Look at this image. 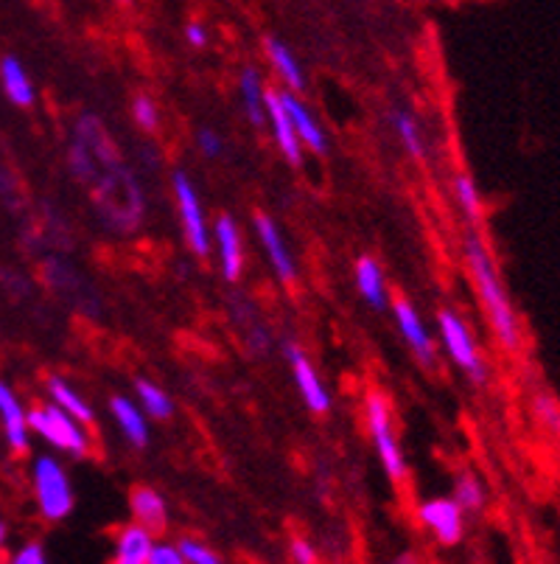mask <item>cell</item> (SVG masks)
I'll return each mask as SVG.
<instances>
[{
    "label": "cell",
    "instance_id": "cell-29",
    "mask_svg": "<svg viewBox=\"0 0 560 564\" xmlns=\"http://www.w3.org/2000/svg\"><path fill=\"white\" fill-rule=\"evenodd\" d=\"M132 116H135L138 127L141 130H157V124H161V112H157V105H154L149 96H138L135 105H132Z\"/></svg>",
    "mask_w": 560,
    "mask_h": 564
},
{
    "label": "cell",
    "instance_id": "cell-14",
    "mask_svg": "<svg viewBox=\"0 0 560 564\" xmlns=\"http://www.w3.org/2000/svg\"><path fill=\"white\" fill-rule=\"evenodd\" d=\"M281 94V101H284L286 112H289L292 124H295L297 138H300L303 147H308L311 152H326L328 150V138L322 132L320 121L315 118V112L308 110L300 99H297L295 90H277Z\"/></svg>",
    "mask_w": 560,
    "mask_h": 564
},
{
    "label": "cell",
    "instance_id": "cell-10",
    "mask_svg": "<svg viewBox=\"0 0 560 564\" xmlns=\"http://www.w3.org/2000/svg\"><path fill=\"white\" fill-rule=\"evenodd\" d=\"M266 124L272 127V135H275L277 150L292 166H300L303 163V143L297 138L295 124H292L289 112H286L284 101L277 90H266Z\"/></svg>",
    "mask_w": 560,
    "mask_h": 564
},
{
    "label": "cell",
    "instance_id": "cell-15",
    "mask_svg": "<svg viewBox=\"0 0 560 564\" xmlns=\"http://www.w3.org/2000/svg\"><path fill=\"white\" fill-rule=\"evenodd\" d=\"M0 85H3L7 99L18 107H31L34 99H37V87L31 82L29 70H25L23 63L12 54L0 59Z\"/></svg>",
    "mask_w": 560,
    "mask_h": 564
},
{
    "label": "cell",
    "instance_id": "cell-22",
    "mask_svg": "<svg viewBox=\"0 0 560 564\" xmlns=\"http://www.w3.org/2000/svg\"><path fill=\"white\" fill-rule=\"evenodd\" d=\"M48 393L54 399V404H59L65 413H70L74 419H79L81 424H90L92 422V408L87 404V399L76 391L74 384L65 382L62 377H51L48 379Z\"/></svg>",
    "mask_w": 560,
    "mask_h": 564
},
{
    "label": "cell",
    "instance_id": "cell-13",
    "mask_svg": "<svg viewBox=\"0 0 560 564\" xmlns=\"http://www.w3.org/2000/svg\"><path fill=\"white\" fill-rule=\"evenodd\" d=\"M213 239L219 248V267H222L224 281H239L244 270V248H241V230L235 219L228 214L216 219Z\"/></svg>",
    "mask_w": 560,
    "mask_h": 564
},
{
    "label": "cell",
    "instance_id": "cell-8",
    "mask_svg": "<svg viewBox=\"0 0 560 564\" xmlns=\"http://www.w3.org/2000/svg\"><path fill=\"white\" fill-rule=\"evenodd\" d=\"M284 354L292 366V373H295V384H297V391H300L303 404H306L315 415H326L328 410H331V393H328L320 373L315 371V366L308 362L303 348L295 346V343H286Z\"/></svg>",
    "mask_w": 560,
    "mask_h": 564
},
{
    "label": "cell",
    "instance_id": "cell-21",
    "mask_svg": "<svg viewBox=\"0 0 560 564\" xmlns=\"http://www.w3.org/2000/svg\"><path fill=\"white\" fill-rule=\"evenodd\" d=\"M239 96H241V105H244L246 118H250L255 127H264L266 124V87L264 82H261L259 70L255 68L241 70Z\"/></svg>",
    "mask_w": 560,
    "mask_h": 564
},
{
    "label": "cell",
    "instance_id": "cell-6",
    "mask_svg": "<svg viewBox=\"0 0 560 564\" xmlns=\"http://www.w3.org/2000/svg\"><path fill=\"white\" fill-rule=\"evenodd\" d=\"M172 188H174V197H177L179 219H183L185 242H188V248H191L197 256H208L213 236H210L208 219H205L202 203H199V194L197 188H194L191 177H188L185 172H174Z\"/></svg>",
    "mask_w": 560,
    "mask_h": 564
},
{
    "label": "cell",
    "instance_id": "cell-9",
    "mask_svg": "<svg viewBox=\"0 0 560 564\" xmlns=\"http://www.w3.org/2000/svg\"><path fill=\"white\" fill-rule=\"evenodd\" d=\"M253 228H255V234H259L261 245H264L266 259H270V264H272V270H275L277 279L286 281V284H289V281H295L297 279L295 259H292L289 245H286L284 234H281V228L275 225V219L259 212L253 219Z\"/></svg>",
    "mask_w": 560,
    "mask_h": 564
},
{
    "label": "cell",
    "instance_id": "cell-23",
    "mask_svg": "<svg viewBox=\"0 0 560 564\" xmlns=\"http://www.w3.org/2000/svg\"><path fill=\"white\" fill-rule=\"evenodd\" d=\"M135 393H138V404L143 408V413L157 419V422H166L174 415V402L166 391H163L161 384L149 382V379H138L135 384Z\"/></svg>",
    "mask_w": 560,
    "mask_h": 564
},
{
    "label": "cell",
    "instance_id": "cell-33",
    "mask_svg": "<svg viewBox=\"0 0 560 564\" xmlns=\"http://www.w3.org/2000/svg\"><path fill=\"white\" fill-rule=\"evenodd\" d=\"M292 558H295L297 564H315L317 562L315 545H311L308 540H295L292 542Z\"/></svg>",
    "mask_w": 560,
    "mask_h": 564
},
{
    "label": "cell",
    "instance_id": "cell-34",
    "mask_svg": "<svg viewBox=\"0 0 560 564\" xmlns=\"http://www.w3.org/2000/svg\"><path fill=\"white\" fill-rule=\"evenodd\" d=\"M185 40H188L194 48H205V45H208V32H205V25L199 23L185 25Z\"/></svg>",
    "mask_w": 560,
    "mask_h": 564
},
{
    "label": "cell",
    "instance_id": "cell-36",
    "mask_svg": "<svg viewBox=\"0 0 560 564\" xmlns=\"http://www.w3.org/2000/svg\"><path fill=\"white\" fill-rule=\"evenodd\" d=\"M121 3H132V0H121Z\"/></svg>",
    "mask_w": 560,
    "mask_h": 564
},
{
    "label": "cell",
    "instance_id": "cell-35",
    "mask_svg": "<svg viewBox=\"0 0 560 564\" xmlns=\"http://www.w3.org/2000/svg\"><path fill=\"white\" fill-rule=\"evenodd\" d=\"M7 545V522L0 520V547Z\"/></svg>",
    "mask_w": 560,
    "mask_h": 564
},
{
    "label": "cell",
    "instance_id": "cell-1",
    "mask_svg": "<svg viewBox=\"0 0 560 564\" xmlns=\"http://www.w3.org/2000/svg\"><path fill=\"white\" fill-rule=\"evenodd\" d=\"M462 259L469 264L471 281H474L482 310H485L487 323H491L493 337L499 340V346L507 354H518L524 348L521 321L513 310V301L507 295L499 270L493 264L491 250H487V245L482 242V236L476 230H469L465 239H462Z\"/></svg>",
    "mask_w": 560,
    "mask_h": 564
},
{
    "label": "cell",
    "instance_id": "cell-19",
    "mask_svg": "<svg viewBox=\"0 0 560 564\" xmlns=\"http://www.w3.org/2000/svg\"><path fill=\"white\" fill-rule=\"evenodd\" d=\"M356 286L362 292V299L367 301L373 310H387L389 295H387V284H384V273L382 267H378L376 259H370V256H362L356 261Z\"/></svg>",
    "mask_w": 560,
    "mask_h": 564
},
{
    "label": "cell",
    "instance_id": "cell-24",
    "mask_svg": "<svg viewBox=\"0 0 560 564\" xmlns=\"http://www.w3.org/2000/svg\"><path fill=\"white\" fill-rule=\"evenodd\" d=\"M389 124H393L395 135L404 143V150L415 158H424V135H420V124L415 121L413 112L407 110H393L389 112Z\"/></svg>",
    "mask_w": 560,
    "mask_h": 564
},
{
    "label": "cell",
    "instance_id": "cell-3",
    "mask_svg": "<svg viewBox=\"0 0 560 564\" xmlns=\"http://www.w3.org/2000/svg\"><path fill=\"white\" fill-rule=\"evenodd\" d=\"M31 489L37 497L40 514L48 522H59L74 511V489L65 466L51 455H40L31 464Z\"/></svg>",
    "mask_w": 560,
    "mask_h": 564
},
{
    "label": "cell",
    "instance_id": "cell-11",
    "mask_svg": "<svg viewBox=\"0 0 560 564\" xmlns=\"http://www.w3.org/2000/svg\"><path fill=\"white\" fill-rule=\"evenodd\" d=\"M393 317H395V326H398L400 337L409 343L413 354L418 357L424 366H435V340H431L429 329L424 326L420 321L418 310H415L409 301H395L393 304Z\"/></svg>",
    "mask_w": 560,
    "mask_h": 564
},
{
    "label": "cell",
    "instance_id": "cell-7",
    "mask_svg": "<svg viewBox=\"0 0 560 564\" xmlns=\"http://www.w3.org/2000/svg\"><path fill=\"white\" fill-rule=\"evenodd\" d=\"M418 520L440 545H457L465 536V511L454 497H438V500L420 502Z\"/></svg>",
    "mask_w": 560,
    "mask_h": 564
},
{
    "label": "cell",
    "instance_id": "cell-26",
    "mask_svg": "<svg viewBox=\"0 0 560 564\" xmlns=\"http://www.w3.org/2000/svg\"><path fill=\"white\" fill-rule=\"evenodd\" d=\"M530 413L549 435L560 438V402L552 393H536L530 402Z\"/></svg>",
    "mask_w": 560,
    "mask_h": 564
},
{
    "label": "cell",
    "instance_id": "cell-27",
    "mask_svg": "<svg viewBox=\"0 0 560 564\" xmlns=\"http://www.w3.org/2000/svg\"><path fill=\"white\" fill-rule=\"evenodd\" d=\"M454 500L460 502V509L465 514H474V511L485 509V489H482L474 475H460L454 486Z\"/></svg>",
    "mask_w": 560,
    "mask_h": 564
},
{
    "label": "cell",
    "instance_id": "cell-30",
    "mask_svg": "<svg viewBox=\"0 0 560 564\" xmlns=\"http://www.w3.org/2000/svg\"><path fill=\"white\" fill-rule=\"evenodd\" d=\"M197 147H199V152H202L205 158H210V161H213V158L222 155L224 141H222V135H219V132L208 130V127H205V130L197 132Z\"/></svg>",
    "mask_w": 560,
    "mask_h": 564
},
{
    "label": "cell",
    "instance_id": "cell-32",
    "mask_svg": "<svg viewBox=\"0 0 560 564\" xmlns=\"http://www.w3.org/2000/svg\"><path fill=\"white\" fill-rule=\"evenodd\" d=\"M45 547L40 545V542H25V545H20L18 551L9 556V562L14 564H45Z\"/></svg>",
    "mask_w": 560,
    "mask_h": 564
},
{
    "label": "cell",
    "instance_id": "cell-16",
    "mask_svg": "<svg viewBox=\"0 0 560 564\" xmlns=\"http://www.w3.org/2000/svg\"><path fill=\"white\" fill-rule=\"evenodd\" d=\"M154 545V533L141 522L123 525L116 536V564H146Z\"/></svg>",
    "mask_w": 560,
    "mask_h": 564
},
{
    "label": "cell",
    "instance_id": "cell-25",
    "mask_svg": "<svg viewBox=\"0 0 560 564\" xmlns=\"http://www.w3.org/2000/svg\"><path fill=\"white\" fill-rule=\"evenodd\" d=\"M454 199L460 205V212L471 219V223H480L485 205H482V194L476 188V183L471 181L469 174H457L454 177Z\"/></svg>",
    "mask_w": 560,
    "mask_h": 564
},
{
    "label": "cell",
    "instance_id": "cell-28",
    "mask_svg": "<svg viewBox=\"0 0 560 564\" xmlns=\"http://www.w3.org/2000/svg\"><path fill=\"white\" fill-rule=\"evenodd\" d=\"M179 553H183V562L185 564H219L222 558L216 556L213 551H210L205 542L199 540H191V536H185V540L177 542Z\"/></svg>",
    "mask_w": 560,
    "mask_h": 564
},
{
    "label": "cell",
    "instance_id": "cell-31",
    "mask_svg": "<svg viewBox=\"0 0 560 564\" xmlns=\"http://www.w3.org/2000/svg\"><path fill=\"white\" fill-rule=\"evenodd\" d=\"M146 564H185L183 553L177 545H168V542H154L152 551H149Z\"/></svg>",
    "mask_w": 560,
    "mask_h": 564
},
{
    "label": "cell",
    "instance_id": "cell-18",
    "mask_svg": "<svg viewBox=\"0 0 560 564\" xmlns=\"http://www.w3.org/2000/svg\"><path fill=\"white\" fill-rule=\"evenodd\" d=\"M266 48V56H270L272 68H275L277 79L284 82L286 90H295V94H300V90H306V74H303L300 63H297V56L292 54V48L286 43H281V40L270 37L264 43Z\"/></svg>",
    "mask_w": 560,
    "mask_h": 564
},
{
    "label": "cell",
    "instance_id": "cell-2",
    "mask_svg": "<svg viewBox=\"0 0 560 564\" xmlns=\"http://www.w3.org/2000/svg\"><path fill=\"white\" fill-rule=\"evenodd\" d=\"M29 427L31 433L40 435L45 444L56 447L59 453H68L74 458H85L90 453V435H87L85 424L65 413L59 404L51 402L29 410Z\"/></svg>",
    "mask_w": 560,
    "mask_h": 564
},
{
    "label": "cell",
    "instance_id": "cell-12",
    "mask_svg": "<svg viewBox=\"0 0 560 564\" xmlns=\"http://www.w3.org/2000/svg\"><path fill=\"white\" fill-rule=\"evenodd\" d=\"M0 424H3V435H7L9 447L14 453H25L31 444L29 410L23 408L18 393L7 382H0Z\"/></svg>",
    "mask_w": 560,
    "mask_h": 564
},
{
    "label": "cell",
    "instance_id": "cell-5",
    "mask_svg": "<svg viewBox=\"0 0 560 564\" xmlns=\"http://www.w3.org/2000/svg\"><path fill=\"white\" fill-rule=\"evenodd\" d=\"M438 329H440V340H443V348L449 351L451 362L460 368L465 377L471 379L474 384H485L487 382V366L482 360L480 348H476L474 335L471 329L465 326L457 312L443 310L438 315Z\"/></svg>",
    "mask_w": 560,
    "mask_h": 564
},
{
    "label": "cell",
    "instance_id": "cell-4",
    "mask_svg": "<svg viewBox=\"0 0 560 564\" xmlns=\"http://www.w3.org/2000/svg\"><path fill=\"white\" fill-rule=\"evenodd\" d=\"M364 419H367V433L373 444H376L384 471L395 484H400V480L407 478V460H404V453H400L398 435H395L393 427V408H389L384 393H367V399H364Z\"/></svg>",
    "mask_w": 560,
    "mask_h": 564
},
{
    "label": "cell",
    "instance_id": "cell-17",
    "mask_svg": "<svg viewBox=\"0 0 560 564\" xmlns=\"http://www.w3.org/2000/svg\"><path fill=\"white\" fill-rule=\"evenodd\" d=\"M112 415H116V424L121 427L123 438L130 441L132 447L143 449L149 444V422L146 413H143L141 404H135L127 397H112L110 402Z\"/></svg>",
    "mask_w": 560,
    "mask_h": 564
},
{
    "label": "cell",
    "instance_id": "cell-20",
    "mask_svg": "<svg viewBox=\"0 0 560 564\" xmlns=\"http://www.w3.org/2000/svg\"><path fill=\"white\" fill-rule=\"evenodd\" d=\"M132 514H135V522L146 525L152 533L163 531L168 522L166 500L154 489H146V486H138L132 491Z\"/></svg>",
    "mask_w": 560,
    "mask_h": 564
}]
</instances>
